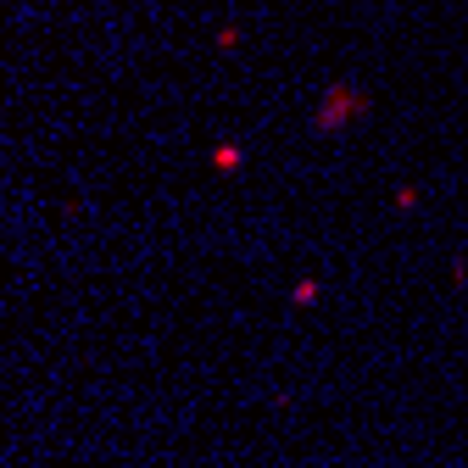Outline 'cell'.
Instances as JSON below:
<instances>
[{"instance_id": "6da1fadb", "label": "cell", "mask_w": 468, "mask_h": 468, "mask_svg": "<svg viewBox=\"0 0 468 468\" xmlns=\"http://www.w3.org/2000/svg\"><path fill=\"white\" fill-rule=\"evenodd\" d=\"M368 112H374V95H368L363 84L335 79V84L318 95V106H313V129H318V134H346L351 123H363Z\"/></svg>"}, {"instance_id": "7a4b0ae2", "label": "cell", "mask_w": 468, "mask_h": 468, "mask_svg": "<svg viewBox=\"0 0 468 468\" xmlns=\"http://www.w3.org/2000/svg\"><path fill=\"white\" fill-rule=\"evenodd\" d=\"M240 167H246V145H234V140L212 145V173H240Z\"/></svg>"}, {"instance_id": "3957f363", "label": "cell", "mask_w": 468, "mask_h": 468, "mask_svg": "<svg viewBox=\"0 0 468 468\" xmlns=\"http://www.w3.org/2000/svg\"><path fill=\"white\" fill-rule=\"evenodd\" d=\"M318 290H324L318 279H296V284H290V307H313V302H318Z\"/></svg>"}, {"instance_id": "277c9868", "label": "cell", "mask_w": 468, "mask_h": 468, "mask_svg": "<svg viewBox=\"0 0 468 468\" xmlns=\"http://www.w3.org/2000/svg\"><path fill=\"white\" fill-rule=\"evenodd\" d=\"M240 39H246V28H240V23H223V28L212 34V50H240Z\"/></svg>"}, {"instance_id": "5b68a950", "label": "cell", "mask_w": 468, "mask_h": 468, "mask_svg": "<svg viewBox=\"0 0 468 468\" xmlns=\"http://www.w3.org/2000/svg\"><path fill=\"white\" fill-rule=\"evenodd\" d=\"M419 201H424V190H419V185H396V190H390V207H396V212H413Z\"/></svg>"}, {"instance_id": "8992f818", "label": "cell", "mask_w": 468, "mask_h": 468, "mask_svg": "<svg viewBox=\"0 0 468 468\" xmlns=\"http://www.w3.org/2000/svg\"><path fill=\"white\" fill-rule=\"evenodd\" d=\"M452 284H457V290L468 284V257H452Z\"/></svg>"}]
</instances>
